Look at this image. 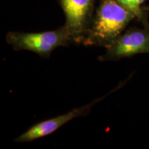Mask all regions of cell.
Masks as SVG:
<instances>
[{
	"mask_svg": "<svg viewBox=\"0 0 149 149\" xmlns=\"http://www.w3.org/2000/svg\"><path fill=\"white\" fill-rule=\"evenodd\" d=\"M122 6L133 13L135 18L142 24L143 26L149 28V23L147 20L146 13L142 8L146 0H117Z\"/></svg>",
	"mask_w": 149,
	"mask_h": 149,
	"instance_id": "cell-6",
	"label": "cell"
},
{
	"mask_svg": "<svg viewBox=\"0 0 149 149\" xmlns=\"http://www.w3.org/2000/svg\"><path fill=\"white\" fill-rule=\"evenodd\" d=\"M120 86L121 85H119V86H117L116 88L114 89L113 91H111V92L108 93L105 95L95 99L93 101L91 102L90 103L85 104L82 107L75 108V109H72L71 111H68V113H64V114L60 115L57 117L49 119V120L42 121L40 123H37V124L31 126L24 133L18 136L17 138L15 139L14 141L17 143L30 142V141H33L36 140V139L42 138V137H44L46 136L55 133L56 130H57L61 126H63L64 124H67L68 122L72 120L73 119H75L79 117L86 116V115H88L95 104L100 102L106 97L109 96V95H111L114 91L120 88Z\"/></svg>",
	"mask_w": 149,
	"mask_h": 149,
	"instance_id": "cell-5",
	"label": "cell"
},
{
	"mask_svg": "<svg viewBox=\"0 0 149 149\" xmlns=\"http://www.w3.org/2000/svg\"><path fill=\"white\" fill-rule=\"evenodd\" d=\"M6 42L15 51H29L48 59L59 47L72 44L65 26L54 31L40 33H23L11 31L7 33Z\"/></svg>",
	"mask_w": 149,
	"mask_h": 149,
	"instance_id": "cell-2",
	"label": "cell"
},
{
	"mask_svg": "<svg viewBox=\"0 0 149 149\" xmlns=\"http://www.w3.org/2000/svg\"><path fill=\"white\" fill-rule=\"evenodd\" d=\"M135 18L117 0H100L82 44L107 47Z\"/></svg>",
	"mask_w": 149,
	"mask_h": 149,
	"instance_id": "cell-1",
	"label": "cell"
},
{
	"mask_svg": "<svg viewBox=\"0 0 149 149\" xmlns=\"http://www.w3.org/2000/svg\"><path fill=\"white\" fill-rule=\"evenodd\" d=\"M105 49L103 55L99 57L100 61H115L149 53V28H131L123 32Z\"/></svg>",
	"mask_w": 149,
	"mask_h": 149,
	"instance_id": "cell-3",
	"label": "cell"
},
{
	"mask_svg": "<svg viewBox=\"0 0 149 149\" xmlns=\"http://www.w3.org/2000/svg\"><path fill=\"white\" fill-rule=\"evenodd\" d=\"M96 0H59L66 17L64 26L72 44H82L95 13Z\"/></svg>",
	"mask_w": 149,
	"mask_h": 149,
	"instance_id": "cell-4",
	"label": "cell"
}]
</instances>
